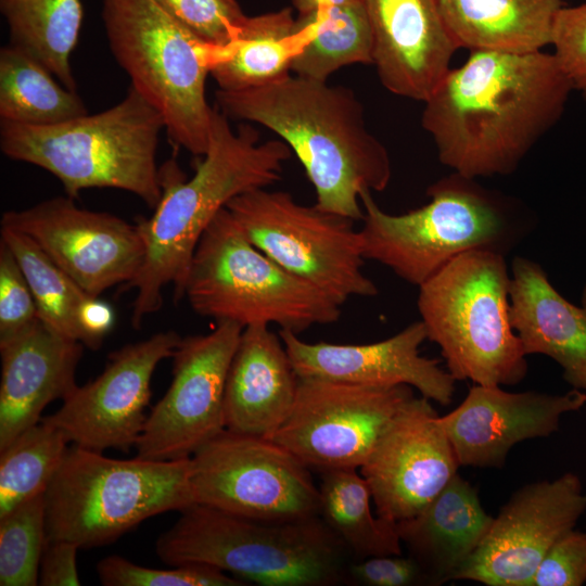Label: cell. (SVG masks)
<instances>
[{
	"instance_id": "1",
	"label": "cell",
	"mask_w": 586,
	"mask_h": 586,
	"mask_svg": "<svg viewBox=\"0 0 586 586\" xmlns=\"http://www.w3.org/2000/svg\"><path fill=\"white\" fill-rule=\"evenodd\" d=\"M572 91L553 53L471 51L424 101L421 123L455 174L509 175L558 123Z\"/></svg>"
},
{
	"instance_id": "2",
	"label": "cell",
	"mask_w": 586,
	"mask_h": 586,
	"mask_svg": "<svg viewBox=\"0 0 586 586\" xmlns=\"http://www.w3.org/2000/svg\"><path fill=\"white\" fill-rule=\"evenodd\" d=\"M215 97L229 119L264 126L289 145L321 211L361 220L362 193L387 188L390 154L368 129L352 89L290 74L258 88L218 89Z\"/></svg>"
},
{
	"instance_id": "3",
	"label": "cell",
	"mask_w": 586,
	"mask_h": 586,
	"mask_svg": "<svg viewBox=\"0 0 586 586\" xmlns=\"http://www.w3.org/2000/svg\"><path fill=\"white\" fill-rule=\"evenodd\" d=\"M214 109L208 148L191 178L175 160L160 168L162 198L150 218L137 226L145 255L137 277L122 290H136L131 323L139 329L144 318L163 305V291L174 285L178 301L194 250L213 219L234 196L279 181L292 151L282 140L260 141L251 125L237 129Z\"/></svg>"
},
{
	"instance_id": "4",
	"label": "cell",
	"mask_w": 586,
	"mask_h": 586,
	"mask_svg": "<svg viewBox=\"0 0 586 586\" xmlns=\"http://www.w3.org/2000/svg\"><path fill=\"white\" fill-rule=\"evenodd\" d=\"M165 122L135 88L120 102L50 126L1 120L0 149L38 166L75 199L91 188L128 191L155 208L162 198L156 151Z\"/></svg>"
},
{
	"instance_id": "5",
	"label": "cell",
	"mask_w": 586,
	"mask_h": 586,
	"mask_svg": "<svg viewBox=\"0 0 586 586\" xmlns=\"http://www.w3.org/2000/svg\"><path fill=\"white\" fill-rule=\"evenodd\" d=\"M430 202L404 213L384 212L367 191L362 254L420 286L457 256L475 250L507 255L532 231L533 221L474 179L453 174L428 189Z\"/></svg>"
},
{
	"instance_id": "6",
	"label": "cell",
	"mask_w": 586,
	"mask_h": 586,
	"mask_svg": "<svg viewBox=\"0 0 586 586\" xmlns=\"http://www.w3.org/2000/svg\"><path fill=\"white\" fill-rule=\"evenodd\" d=\"M155 549L170 566L209 565L264 586L336 585L352 557L320 517L267 522L200 504L180 511Z\"/></svg>"
},
{
	"instance_id": "7",
	"label": "cell",
	"mask_w": 586,
	"mask_h": 586,
	"mask_svg": "<svg viewBox=\"0 0 586 586\" xmlns=\"http://www.w3.org/2000/svg\"><path fill=\"white\" fill-rule=\"evenodd\" d=\"M505 255L463 253L419 288L418 310L456 381L485 386L520 383L528 365L510 321Z\"/></svg>"
},
{
	"instance_id": "8",
	"label": "cell",
	"mask_w": 586,
	"mask_h": 586,
	"mask_svg": "<svg viewBox=\"0 0 586 586\" xmlns=\"http://www.w3.org/2000/svg\"><path fill=\"white\" fill-rule=\"evenodd\" d=\"M191 457L114 459L67 448L44 492L47 539L102 547L145 521L195 504Z\"/></svg>"
},
{
	"instance_id": "9",
	"label": "cell",
	"mask_w": 586,
	"mask_h": 586,
	"mask_svg": "<svg viewBox=\"0 0 586 586\" xmlns=\"http://www.w3.org/2000/svg\"><path fill=\"white\" fill-rule=\"evenodd\" d=\"M110 50L135 88L162 115L176 146L208 148L214 109L206 98L218 47L173 18L155 0H104Z\"/></svg>"
},
{
	"instance_id": "10",
	"label": "cell",
	"mask_w": 586,
	"mask_h": 586,
	"mask_svg": "<svg viewBox=\"0 0 586 586\" xmlns=\"http://www.w3.org/2000/svg\"><path fill=\"white\" fill-rule=\"evenodd\" d=\"M183 296L216 323L277 324L295 334L337 321L342 306L255 247L226 207L194 250L178 301Z\"/></svg>"
},
{
	"instance_id": "11",
	"label": "cell",
	"mask_w": 586,
	"mask_h": 586,
	"mask_svg": "<svg viewBox=\"0 0 586 586\" xmlns=\"http://www.w3.org/2000/svg\"><path fill=\"white\" fill-rule=\"evenodd\" d=\"M226 208L255 247L340 305L378 294L362 271V239L354 220L267 188L241 193Z\"/></svg>"
},
{
	"instance_id": "12",
	"label": "cell",
	"mask_w": 586,
	"mask_h": 586,
	"mask_svg": "<svg viewBox=\"0 0 586 586\" xmlns=\"http://www.w3.org/2000/svg\"><path fill=\"white\" fill-rule=\"evenodd\" d=\"M195 504L267 522L319 517L311 470L277 443L225 429L191 456Z\"/></svg>"
},
{
	"instance_id": "13",
	"label": "cell",
	"mask_w": 586,
	"mask_h": 586,
	"mask_svg": "<svg viewBox=\"0 0 586 586\" xmlns=\"http://www.w3.org/2000/svg\"><path fill=\"white\" fill-rule=\"evenodd\" d=\"M408 385L375 387L300 378L293 407L270 436L311 471L358 469L411 396Z\"/></svg>"
},
{
	"instance_id": "14",
	"label": "cell",
	"mask_w": 586,
	"mask_h": 586,
	"mask_svg": "<svg viewBox=\"0 0 586 586\" xmlns=\"http://www.w3.org/2000/svg\"><path fill=\"white\" fill-rule=\"evenodd\" d=\"M243 329L224 321L207 334L181 337L171 356V383L148 415L135 446L138 457L190 458L226 429V381Z\"/></svg>"
},
{
	"instance_id": "15",
	"label": "cell",
	"mask_w": 586,
	"mask_h": 586,
	"mask_svg": "<svg viewBox=\"0 0 586 586\" xmlns=\"http://www.w3.org/2000/svg\"><path fill=\"white\" fill-rule=\"evenodd\" d=\"M1 227L22 232L93 297L130 283L145 255L137 224L109 213L78 207L71 196H56L21 211H8Z\"/></svg>"
},
{
	"instance_id": "16",
	"label": "cell",
	"mask_w": 586,
	"mask_h": 586,
	"mask_svg": "<svg viewBox=\"0 0 586 586\" xmlns=\"http://www.w3.org/2000/svg\"><path fill=\"white\" fill-rule=\"evenodd\" d=\"M585 511L586 491L573 472L522 486L493 518L481 544L453 581L531 586L549 549L575 528Z\"/></svg>"
},
{
	"instance_id": "17",
	"label": "cell",
	"mask_w": 586,
	"mask_h": 586,
	"mask_svg": "<svg viewBox=\"0 0 586 586\" xmlns=\"http://www.w3.org/2000/svg\"><path fill=\"white\" fill-rule=\"evenodd\" d=\"M180 341L169 330L112 352L95 379L78 385L58 411L41 420L60 429L73 445L99 453L128 451L148 418L155 368L173 356Z\"/></svg>"
},
{
	"instance_id": "18",
	"label": "cell",
	"mask_w": 586,
	"mask_h": 586,
	"mask_svg": "<svg viewBox=\"0 0 586 586\" xmlns=\"http://www.w3.org/2000/svg\"><path fill=\"white\" fill-rule=\"evenodd\" d=\"M431 400L411 396L359 468L375 513L394 523L419 513L458 473L451 443Z\"/></svg>"
},
{
	"instance_id": "19",
	"label": "cell",
	"mask_w": 586,
	"mask_h": 586,
	"mask_svg": "<svg viewBox=\"0 0 586 586\" xmlns=\"http://www.w3.org/2000/svg\"><path fill=\"white\" fill-rule=\"evenodd\" d=\"M585 405L586 392L576 388L564 394L512 393L474 384L461 404L438 421L460 467L500 469L515 444L553 434L563 415Z\"/></svg>"
},
{
	"instance_id": "20",
	"label": "cell",
	"mask_w": 586,
	"mask_h": 586,
	"mask_svg": "<svg viewBox=\"0 0 586 586\" xmlns=\"http://www.w3.org/2000/svg\"><path fill=\"white\" fill-rule=\"evenodd\" d=\"M279 335L298 378L375 387L408 385L440 405L453 400L456 380L440 367L438 359L420 355L428 340L421 320L369 344L308 343L288 330H280Z\"/></svg>"
},
{
	"instance_id": "21",
	"label": "cell",
	"mask_w": 586,
	"mask_h": 586,
	"mask_svg": "<svg viewBox=\"0 0 586 586\" xmlns=\"http://www.w3.org/2000/svg\"><path fill=\"white\" fill-rule=\"evenodd\" d=\"M373 37V62L390 92L424 102L459 49L438 0H364Z\"/></svg>"
},
{
	"instance_id": "22",
	"label": "cell",
	"mask_w": 586,
	"mask_h": 586,
	"mask_svg": "<svg viewBox=\"0 0 586 586\" xmlns=\"http://www.w3.org/2000/svg\"><path fill=\"white\" fill-rule=\"evenodd\" d=\"M84 345L42 321L0 345V450L41 421L44 408L77 386Z\"/></svg>"
},
{
	"instance_id": "23",
	"label": "cell",
	"mask_w": 586,
	"mask_h": 586,
	"mask_svg": "<svg viewBox=\"0 0 586 586\" xmlns=\"http://www.w3.org/2000/svg\"><path fill=\"white\" fill-rule=\"evenodd\" d=\"M298 380L279 334L267 324L244 328L226 381V429L270 438L293 407Z\"/></svg>"
},
{
	"instance_id": "24",
	"label": "cell",
	"mask_w": 586,
	"mask_h": 586,
	"mask_svg": "<svg viewBox=\"0 0 586 586\" xmlns=\"http://www.w3.org/2000/svg\"><path fill=\"white\" fill-rule=\"evenodd\" d=\"M510 321L527 355L555 360L564 381L586 392V310L562 296L535 260L515 256L510 268Z\"/></svg>"
},
{
	"instance_id": "25",
	"label": "cell",
	"mask_w": 586,
	"mask_h": 586,
	"mask_svg": "<svg viewBox=\"0 0 586 586\" xmlns=\"http://www.w3.org/2000/svg\"><path fill=\"white\" fill-rule=\"evenodd\" d=\"M493 518L477 489L459 472L416 515L396 523L402 544L432 586L451 582L473 555Z\"/></svg>"
},
{
	"instance_id": "26",
	"label": "cell",
	"mask_w": 586,
	"mask_h": 586,
	"mask_svg": "<svg viewBox=\"0 0 586 586\" xmlns=\"http://www.w3.org/2000/svg\"><path fill=\"white\" fill-rule=\"evenodd\" d=\"M458 48L531 53L551 44L562 0H438Z\"/></svg>"
},
{
	"instance_id": "27",
	"label": "cell",
	"mask_w": 586,
	"mask_h": 586,
	"mask_svg": "<svg viewBox=\"0 0 586 586\" xmlns=\"http://www.w3.org/2000/svg\"><path fill=\"white\" fill-rule=\"evenodd\" d=\"M313 34V25L289 8L247 16L234 39L217 48L211 76L225 91L269 85L290 75Z\"/></svg>"
},
{
	"instance_id": "28",
	"label": "cell",
	"mask_w": 586,
	"mask_h": 586,
	"mask_svg": "<svg viewBox=\"0 0 586 586\" xmlns=\"http://www.w3.org/2000/svg\"><path fill=\"white\" fill-rule=\"evenodd\" d=\"M319 474V517L354 559L403 553L396 523L372 512L371 491L358 469Z\"/></svg>"
},
{
	"instance_id": "29",
	"label": "cell",
	"mask_w": 586,
	"mask_h": 586,
	"mask_svg": "<svg viewBox=\"0 0 586 586\" xmlns=\"http://www.w3.org/2000/svg\"><path fill=\"white\" fill-rule=\"evenodd\" d=\"M10 44L24 51L67 89L77 90L71 67L82 23L80 0H0Z\"/></svg>"
},
{
	"instance_id": "30",
	"label": "cell",
	"mask_w": 586,
	"mask_h": 586,
	"mask_svg": "<svg viewBox=\"0 0 586 586\" xmlns=\"http://www.w3.org/2000/svg\"><path fill=\"white\" fill-rule=\"evenodd\" d=\"M37 60L12 44L0 49V119L50 126L88 114L76 91L64 87Z\"/></svg>"
},
{
	"instance_id": "31",
	"label": "cell",
	"mask_w": 586,
	"mask_h": 586,
	"mask_svg": "<svg viewBox=\"0 0 586 586\" xmlns=\"http://www.w3.org/2000/svg\"><path fill=\"white\" fill-rule=\"evenodd\" d=\"M298 16L311 23L314 34L292 62L294 75L327 81L341 67L372 64L373 37L364 1Z\"/></svg>"
},
{
	"instance_id": "32",
	"label": "cell",
	"mask_w": 586,
	"mask_h": 586,
	"mask_svg": "<svg viewBox=\"0 0 586 586\" xmlns=\"http://www.w3.org/2000/svg\"><path fill=\"white\" fill-rule=\"evenodd\" d=\"M1 241L12 251L25 275L39 320L59 334L82 344L79 313L90 295L26 234L1 227Z\"/></svg>"
},
{
	"instance_id": "33",
	"label": "cell",
	"mask_w": 586,
	"mask_h": 586,
	"mask_svg": "<svg viewBox=\"0 0 586 586\" xmlns=\"http://www.w3.org/2000/svg\"><path fill=\"white\" fill-rule=\"evenodd\" d=\"M68 443L60 429L41 420L0 450V518L46 492Z\"/></svg>"
},
{
	"instance_id": "34",
	"label": "cell",
	"mask_w": 586,
	"mask_h": 586,
	"mask_svg": "<svg viewBox=\"0 0 586 586\" xmlns=\"http://www.w3.org/2000/svg\"><path fill=\"white\" fill-rule=\"evenodd\" d=\"M47 543L44 493L0 518V585H38Z\"/></svg>"
},
{
	"instance_id": "35",
	"label": "cell",
	"mask_w": 586,
	"mask_h": 586,
	"mask_svg": "<svg viewBox=\"0 0 586 586\" xmlns=\"http://www.w3.org/2000/svg\"><path fill=\"white\" fill-rule=\"evenodd\" d=\"M97 572L105 586H242L235 576L209 565L182 564L171 569H150L120 556L99 561Z\"/></svg>"
},
{
	"instance_id": "36",
	"label": "cell",
	"mask_w": 586,
	"mask_h": 586,
	"mask_svg": "<svg viewBox=\"0 0 586 586\" xmlns=\"http://www.w3.org/2000/svg\"><path fill=\"white\" fill-rule=\"evenodd\" d=\"M173 18L201 40L225 47L246 20L237 0H155Z\"/></svg>"
},
{
	"instance_id": "37",
	"label": "cell",
	"mask_w": 586,
	"mask_h": 586,
	"mask_svg": "<svg viewBox=\"0 0 586 586\" xmlns=\"http://www.w3.org/2000/svg\"><path fill=\"white\" fill-rule=\"evenodd\" d=\"M39 320L30 286L14 254L0 242V345L30 329Z\"/></svg>"
},
{
	"instance_id": "38",
	"label": "cell",
	"mask_w": 586,
	"mask_h": 586,
	"mask_svg": "<svg viewBox=\"0 0 586 586\" xmlns=\"http://www.w3.org/2000/svg\"><path fill=\"white\" fill-rule=\"evenodd\" d=\"M551 46L553 55L573 90L586 101V2L563 5L555 18Z\"/></svg>"
},
{
	"instance_id": "39",
	"label": "cell",
	"mask_w": 586,
	"mask_h": 586,
	"mask_svg": "<svg viewBox=\"0 0 586 586\" xmlns=\"http://www.w3.org/2000/svg\"><path fill=\"white\" fill-rule=\"evenodd\" d=\"M586 583V532H566L549 549L531 586H582Z\"/></svg>"
},
{
	"instance_id": "40",
	"label": "cell",
	"mask_w": 586,
	"mask_h": 586,
	"mask_svg": "<svg viewBox=\"0 0 586 586\" xmlns=\"http://www.w3.org/2000/svg\"><path fill=\"white\" fill-rule=\"evenodd\" d=\"M345 582L362 586H432L420 564L403 553L355 559L348 563Z\"/></svg>"
},
{
	"instance_id": "41",
	"label": "cell",
	"mask_w": 586,
	"mask_h": 586,
	"mask_svg": "<svg viewBox=\"0 0 586 586\" xmlns=\"http://www.w3.org/2000/svg\"><path fill=\"white\" fill-rule=\"evenodd\" d=\"M79 548L69 542L47 539L40 565L38 585L78 586L76 555Z\"/></svg>"
},
{
	"instance_id": "42",
	"label": "cell",
	"mask_w": 586,
	"mask_h": 586,
	"mask_svg": "<svg viewBox=\"0 0 586 586\" xmlns=\"http://www.w3.org/2000/svg\"><path fill=\"white\" fill-rule=\"evenodd\" d=\"M114 320V310L109 303L89 296L79 313L84 346L90 349L100 348Z\"/></svg>"
},
{
	"instance_id": "43",
	"label": "cell",
	"mask_w": 586,
	"mask_h": 586,
	"mask_svg": "<svg viewBox=\"0 0 586 586\" xmlns=\"http://www.w3.org/2000/svg\"><path fill=\"white\" fill-rule=\"evenodd\" d=\"M360 1L364 0H291L293 8L297 11L298 15H305L321 9Z\"/></svg>"
},
{
	"instance_id": "44",
	"label": "cell",
	"mask_w": 586,
	"mask_h": 586,
	"mask_svg": "<svg viewBox=\"0 0 586 586\" xmlns=\"http://www.w3.org/2000/svg\"><path fill=\"white\" fill-rule=\"evenodd\" d=\"M581 306L586 310V283L583 286L582 295H581Z\"/></svg>"
}]
</instances>
